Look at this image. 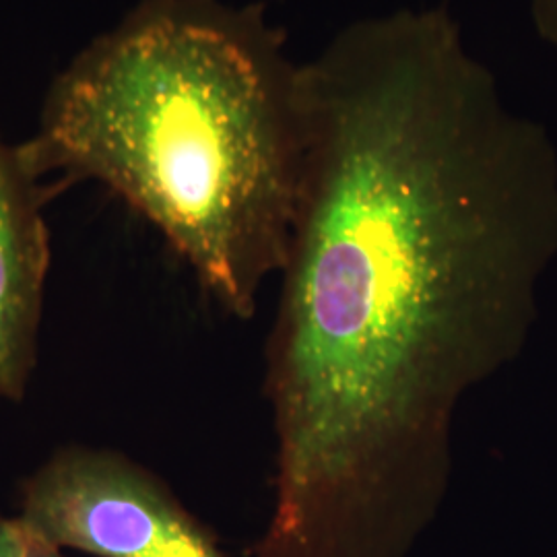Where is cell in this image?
I'll return each mask as SVG.
<instances>
[{
	"label": "cell",
	"instance_id": "cell-1",
	"mask_svg": "<svg viewBox=\"0 0 557 557\" xmlns=\"http://www.w3.org/2000/svg\"><path fill=\"white\" fill-rule=\"evenodd\" d=\"M310 149L264 347L273 512L250 557H409L460 407L522 351L557 257V151L446 9L304 62Z\"/></svg>",
	"mask_w": 557,
	"mask_h": 557
},
{
	"label": "cell",
	"instance_id": "cell-2",
	"mask_svg": "<svg viewBox=\"0 0 557 557\" xmlns=\"http://www.w3.org/2000/svg\"><path fill=\"white\" fill-rule=\"evenodd\" d=\"M17 149L38 180L119 195L225 312L252 319L306 182L304 62L260 7L140 0L52 81Z\"/></svg>",
	"mask_w": 557,
	"mask_h": 557
},
{
	"label": "cell",
	"instance_id": "cell-3",
	"mask_svg": "<svg viewBox=\"0 0 557 557\" xmlns=\"http://www.w3.org/2000/svg\"><path fill=\"white\" fill-rule=\"evenodd\" d=\"M21 518L60 549L96 557H227L215 535L139 462L66 446L23 483Z\"/></svg>",
	"mask_w": 557,
	"mask_h": 557
},
{
	"label": "cell",
	"instance_id": "cell-4",
	"mask_svg": "<svg viewBox=\"0 0 557 557\" xmlns=\"http://www.w3.org/2000/svg\"><path fill=\"white\" fill-rule=\"evenodd\" d=\"M50 232L40 180L0 139V398L21 400L38 363Z\"/></svg>",
	"mask_w": 557,
	"mask_h": 557
},
{
	"label": "cell",
	"instance_id": "cell-5",
	"mask_svg": "<svg viewBox=\"0 0 557 557\" xmlns=\"http://www.w3.org/2000/svg\"><path fill=\"white\" fill-rule=\"evenodd\" d=\"M0 557H66L21 517H0Z\"/></svg>",
	"mask_w": 557,
	"mask_h": 557
},
{
	"label": "cell",
	"instance_id": "cell-6",
	"mask_svg": "<svg viewBox=\"0 0 557 557\" xmlns=\"http://www.w3.org/2000/svg\"><path fill=\"white\" fill-rule=\"evenodd\" d=\"M539 36L557 48V0H527Z\"/></svg>",
	"mask_w": 557,
	"mask_h": 557
}]
</instances>
